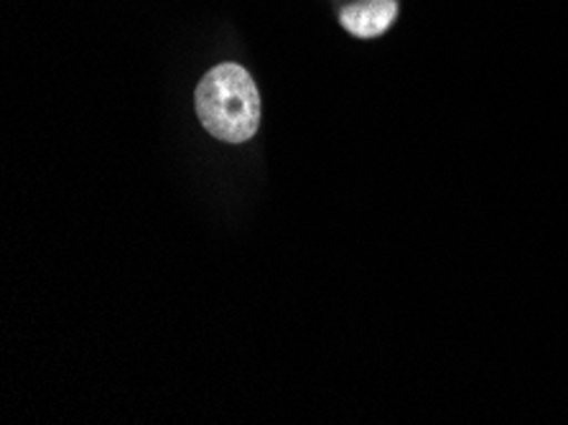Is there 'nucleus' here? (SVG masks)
Instances as JSON below:
<instances>
[{
	"instance_id": "f257e3e1",
	"label": "nucleus",
	"mask_w": 568,
	"mask_h": 425,
	"mask_svg": "<svg viewBox=\"0 0 568 425\" xmlns=\"http://www.w3.org/2000/svg\"><path fill=\"white\" fill-rule=\"evenodd\" d=\"M196 115L206 133L225 143H245L261 128V92L240 64H217L194 94Z\"/></svg>"
},
{
	"instance_id": "f03ea898",
	"label": "nucleus",
	"mask_w": 568,
	"mask_h": 425,
	"mask_svg": "<svg viewBox=\"0 0 568 425\" xmlns=\"http://www.w3.org/2000/svg\"><path fill=\"white\" fill-rule=\"evenodd\" d=\"M398 16V0H359L342 8L339 23L357 39H375L390 29Z\"/></svg>"
}]
</instances>
